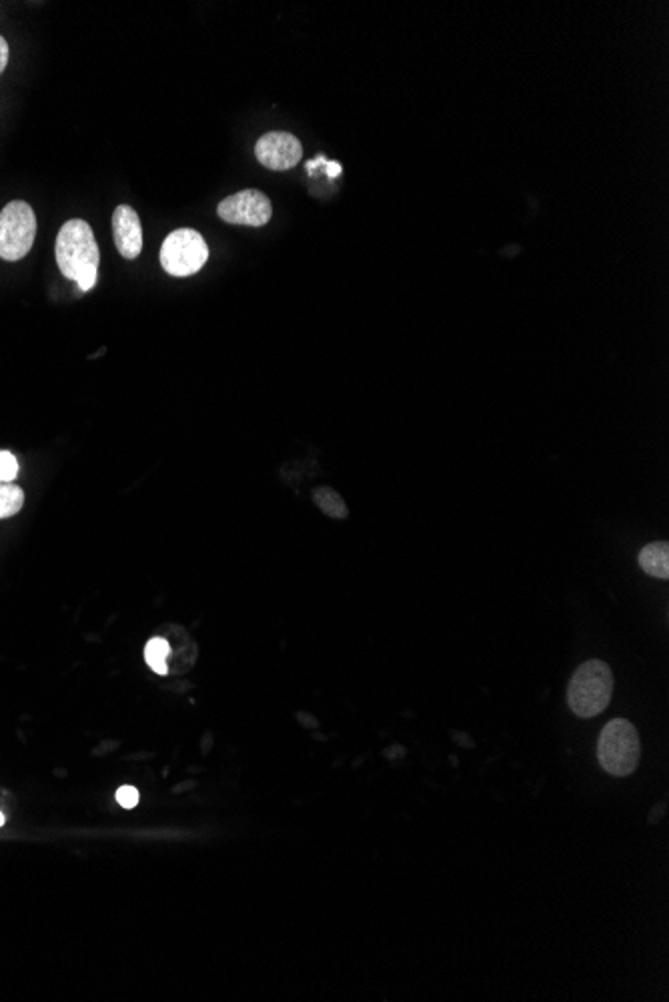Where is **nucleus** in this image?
Listing matches in <instances>:
<instances>
[{
    "label": "nucleus",
    "mask_w": 669,
    "mask_h": 1002,
    "mask_svg": "<svg viewBox=\"0 0 669 1002\" xmlns=\"http://www.w3.org/2000/svg\"><path fill=\"white\" fill-rule=\"evenodd\" d=\"M55 257L58 271L88 293L99 281L100 251L93 229L83 218H71L56 235Z\"/></svg>",
    "instance_id": "f257e3e1"
},
{
    "label": "nucleus",
    "mask_w": 669,
    "mask_h": 1002,
    "mask_svg": "<svg viewBox=\"0 0 669 1002\" xmlns=\"http://www.w3.org/2000/svg\"><path fill=\"white\" fill-rule=\"evenodd\" d=\"M614 695V675L612 668L604 661H587L583 663L573 676L568 688V703L570 708L582 719H592L602 715L609 707Z\"/></svg>",
    "instance_id": "f03ea898"
},
{
    "label": "nucleus",
    "mask_w": 669,
    "mask_h": 1002,
    "mask_svg": "<svg viewBox=\"0 0 669 1002\" xmlns=\"http://www.w3.org/2000/svg\"><path fill=\"white\" fill-rule=\"evenodd\" d=\"M597 759L605 773L629 776L641 759V742L636 727L626 719H614L600 737Z\"/></svg>",
    "instance_id": "7ed1b4c3"
},
{
    "label": "nucleus",
    "mask_w": 669,
    "mask_h": 1002,
    "mask_svg": "<svg viewBox=\"0 0 669 1002\" xmlns=\"http://www.w3.org/2000/svg\"><path fill=\"white\" fill-rule=\"evenodd\" d=\"M36 215L24 200H12L0 210V259L17 262L33 249Z\"/></svg>",
    "instance_id": "20e7f679"
},
{
    "label": "nucleus",
    "mask_w": 669,
    "mask_h": 1002,
    "mask_svg": "<svg viewBox=\"0 0 669 1002\" xmlns=\"http://www.w3.org/2000/svg\"><path fill=\"white\" fill-rule=\"evenodd\" d=\"M159 261L165 273L175 279H185L198 273L205 266V262L209 261L207 240L203 239V235L197 230H173L161 247Z\"/></svg>",
    "instance_id": "39448f33"
},
{
    "label": "nucleus",
    "mask_w": 669,
    "mask_h": 1002,
    "mask_svg": "<svg viewBox=\"0 0 669 1002\" xmlns=\"http://www.w3.org/2000/svg\"><path fill=\"white\" fill-rule=\"evenodd\" d=\"M217 215L229 225L265 227L271 220L273 207H271V200L265 197L261 190L249 188V190H241L237 195H230L225 200H220Z\"/></svg>",
    "instance_id": "423d86ee"
},
{
    "label": "nucleus",
    "mask_w": 669,
    "mask_h": 1002,
    "mask_svg": "<svg viewBox=\"0 0 669 1002\" xmlns=\"http://www.w3.org/2000/svg\"><path fill=\"white\" fill-rule=\"evenodd\" d=\"M257 161L269 171H289L303 159V144L289 132H267L255 144Z\"/></svg>",
    "instance_id": "0eeeda50"
},
{
    "label": "nucleus",
    "mask_w": 669,
    "mask_h": 1002,
    "mask_svg": "<svg viewBox=\"0 0 669 1002\" xmlns=\"http://www.w3.org/2000/svg\"><path fill=\"white\" fill-rule=\"evenodd\" d=\"M112 237L122 259L134 261L143 251L141 218L129 205H119L112 213Z\"/></svg>",
    "instance_id": "6e6552de"
},
{
    "label": "nucleus",
    "mask_w": 669,
    "mask_h": 1002,
    "mask_svg": "<svg viewBox=\"0 0 669 1002\" xmlns=\"http://www.w3.org/2000/svg\"><path fill=\"white\" fill-rule=\"evenodd\" d=\"M639 567L649 577L668 580L669 577V545L666 541H656L651 545L644 546L639 553Z\"/></svg>",
    "instance_id": "1a4fd4ad"
},
{
    "label": "nucleus",
    "mask_w": 669,
    "mask_h": 1002,
    "mask_svg": "<svg viewBox=\"0 0 669 1002\" xmlns=\"http://www.w3.org/2000/svg\"><path fill=\"white\" fill-rule=\"evenodd\" d=\"M169 654H171V644L161 636H154L144 646V661L157 675L165 676L169 673V666H166Z\"/></svg>",
    "instance_id": "9d476101"
},
{
    "label": "nucleus",
    "mask_w": 669,
    "mask_h": 1002,
    "mask_svg": "<svg viewBox=\"0 0 669 1002\" xmlns=\"http://www.w3.org/2000/svg\"><path fill=\"white\" fill-rule=\"evenodd\" d=\"M313 501L317 504L321 511L325 514H330L331 519H347V507L345 502L341 499V494H337L335 491H331L330 487H321V489H315L313 492Z\"/></svg>",
    "instance_id": "9b49d317"
},
{
    "label": "nucleus",
    "mask_w": 669,
    "mask_h": 1002,
    "mask_svg": "<svg viewBox=\"0 0 669 1002\" xmlns=\"http://www.w3.org/2000/svg\"><path fill=\"white\" fill-rule=\"evenodd\" d=\"M24 491L14 482H0V519H11L21 512Z\"/></svg>",
    "instance_id": "f8f14e48"
},
{
    "label": "nucleus",
    "mask_w": 669,
    "mask_h": 1002,
    "mask_svg": "<svg viewBox=\"0 0 669 1002\" xmlns=\"http://www.w3.org/2000/svg\"><path fill=\"white\" fill-rule=\"evenodd\" d=\"M17 477H19V460L9 450H0V482H14Z\"/></svg>",
    "instance_id": "ddd939ff"
},
{
    "label": "nucleus",
    "mask_w": 669,
    "mask_h": 1002,
    "mask_svg": "<svg viewBox=\"0 0 669 1002\" xmlns=\"http://www.w3.org/2000/svg\"><path fill=\"white\" fill-rule=\"evenodd\" d=\"M117 803L125 808H134L139 805V791L132 786H122L117 791Z\"/></svg>",
    "instance_id": "4468645a"
},
{
    "label": "nucleus",
    "mask_w": 669,
    "mask_h": 1002,
    "mask_svg": "<svg viewBox=\"0 0 669 1002\" xmlns=\"http://www.w3.org/2000/svg\"><path fill=\"white\" fill-rule=\"evenodd\" d=\"M7 65H9V43L0 36V75L4 73Z\"/></svg>",
    "instance_id": "2eb2a0df"
},
{
    "label": "nucleus",
    "mask_w": 669,
    "mask_h": 1002,
    "mask_svg": "<svg viewBox=\"0 0 669 1002\" xmlns=\"http://www.w3.org/2000/svg\"><path fill=\"white\" fill-rule=\"evenodd\" d=\"M327 175H330V176L341 175V164L339 163H327Z\"/></svg>",
    "instance_id": "dca6fc26"
},
{
    "label": "nucleus",
    "mask_w": 669,
    "mask_h": 1002,
    "mask_svg": "<svg viewBox=\"0 0 669 1002\" xmlns=\"http://www.w3.org/2000/svg\"><path fill=\"white\" fill-rule=\"evenodd\" d=\"M2 825H4V815L0 813V827H2Z\"/></svg>",
    "instance_id": "f3484780"
}]
</instances>
